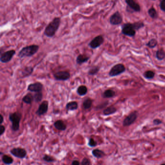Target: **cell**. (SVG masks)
Returning <instances> with one entry per match:
<instances>
[{
  "label": "cell",
  "instance_id": "6da1fadb",
  "mask_svg": "<svg viewBox=\"0 0 165 165\" xmlns=\"http://www.w3.org/2000/svg\"><path fill=\"white\" fill-rule=\"evenodd\" d=\"M61 22V19L59 17H56L49 23L46 26L44 31V34L46 37L49 38H53L59 29Z\"/></svg>",
  "mask_w": 165,
  "mask_h": 165
},
{
  "label": "cell",
  "instance_id": "7a4b0ae2",
  "mask_svg": "<svg viewBox=\"0 0 165 165\" xmlns=\"http://www.w3.org/2000/svg\"><path fill=\"white\" fill-rule=\"evenodd\" d=\"M39 46L38 45H29L25 46L21 49L18 53V57L20 58L24 57H30L33 56V55L36 54L39 50Z\"/></svg>",
  "mask_w": 165,
  "mask_h": 165
},
{
  "label": "cell",
  "instance_id": "3957f363",
  "mask_svg": "<svg viewBox=\"0 0 165 165\" xmlns=\"http://www.w3.org/2000/svg\"><path fill=\"white\" fill-rule=\"evenodd\" d=\"M21 118L22 114L19 111H16L9 114V120L11 122V129L13 131L16 132L19 131Z\"/></svg>",
  "mask_w": 165,
  "mask_h": 165
},
{
  "label": "cell",
  "instance_id": "277c9868",
  "mask_svg": "<svg viewBox=\"0 0 165 165\" xmlns=\"http://www.w3.org/2000/svg\"><path fill=\"white\" fill-rule=\"evenodd\" d=\"M136 30L131 23H126L122 26V33L124 35L129 37H133L136 34Z\"/></svg>",
  "mask_w": 165,
  "mask_h": 165
},
{
  "label": "cell",
  "instance_id": "5b68a950",
  "mask_svg": "<svg viewBox=\"0 0 165 165\" xmlns=\"http://www.w3.org/2000/svg\"><path fill=\"white\" fill-rule=\"evenodd\" d=\"M125 66L123 64H117L111 68L109 72V76L111 77L117 76L125 72Z\"/></svg>",
  "mask_w": 165,
  "mask_h": 165
},
{
  "label": "cell",
  "instance_id": "8992f818",
  "mask_svg": "<svg viewBox=\"0 0 165 165\" xmlns=\"http://www.w3.org/2000/svg\"><path fill=\"white\" fill-rule=\"evenodd\" d=\"M10 153L12 155L20 159L25 158L26 157L27 154L26 150L20 147L13 148L11 150H10Z\"/></svg>",
  "mask_w": 165,
  "mask_h": 165
},
{
  "label": "cell",
  "instance_id": "52a82bcc",
  "mask_svg": "<svg viewBox=\"0 0 165 165\" xmlns=\"http://www.w3.org/2000/svg\"><path fill=\"white\" fill-rule=\"evenodd\" d=\"M16 54V51L14 50H8L3 53H1L0 61L2 63H8L12 59Z\"/></svg>",
  "mask_w": 165,
  "mask_h": 165
},
{
  "label": "cell",
  "instance_id": "ba28073f",
  "mask_svg": "<svg viewBox=\"0 0 165 165\" xmlns=\"http://www.w3.org/2000/svg\"><path fill=\"white\" fill-rule=\"evenodd\" d=\"M104 38L101 35H98L94 38L89 43V46L91 49H95L99 48L101 45L103 44Z\"/></svg>",
  "mask_w": 165,
  "mask_h": 165
},
{
  "label": "cell",
  "instance_id": "9c48e42d",
  "mask_svg": "<svg viewBox=\"0 0 165 165\" xmlns=\"http://www.w3.org/2000/svg\"><path fill=\"white\" fill-rule=\"evenodd\" d=\"M138 117V112L134 111L130 113L128 116L124 119L123 121V126H128L131 125L132 124L136 121Z\"/></svg>",
  "mask_w": 165,
  "mask_h": 165
},
{
  "label": "cell",
  "instance_id": "30bf717a",
  "mask_svg": "<svg viewBox=\"0 0 165 165\" xmlns=\"http://www.w3.org/2000/svg\"><path fill=\"white\" fill-rule=\"evenodd\" d=\"M54 79L58 81H66L70 78V73L67 71H60L57 72L53 75Z\"/></svg>",
  "mask_w": 165,
  "mask_h": 165
},
{
  "label": "cell",
  "instance_id": "8fae6325",
  "mask_svg": "<svg viewBox=\"0 0 165 165\" xmlns=\"http://www.w3.org/2000/svg\"><path fill=\"white\" fill-rule=\"evenodd\" d=\"M125 3L128 4L126 10L129 9L128 12H139L140 11V5L134 0H125Z\"/></svg>",
  "mask_w": 165,
  "mask_h": 165
},
{
  "label": "cell",
  "instance_id": "7c38bea8",
  "mask_svg": "<svg viewBox=\"0 0 165 165\" xmlns=\"http://www.w3.org/2000/svg\"><path fill=\"white\" fill-rule=\"evenodd\" d=\"M123 21V16L119 11L114 13L110 18V22L112 25H118L121 24Z\"/></svg>",
  "mask_w": 165,
  "mask_h": 165
},
{
  "label": "cell",
  "instance_id": "4fadbf2b",
  "mask_svg": "<svg viewBox=\"0 0 165 165\" xmlns=\"http://www.w3.org/2000/svg\"><path fill=\"white\" fill-rule=\"evenodd\" d=\"M48 109H49V102L48 101L46 100L43 101L39 105L38 108L36 110V114L39 116H42L48 112Z\"/></svg>",
  "mask_w": 165,
  "mask_h": 165
},
{
  "label": "cell",
  "instance_id": "5bb4252c",
  "mask_svg": "<svg viewBox=\"0 0 165 165\" xmlns=\"http://www.w3.org/2000/svg\"><path fill=\"white\" fill-rule=\"evenodd\" d=\"M43 88V85L40 82H36L29 84L28 86L27 90L31 92H41Z\"/></svg>",
  "mask_w": 165,
  "mask_h": 165
},
{
  "label": "cell",
  "instance_id": "9a60e30c",
  "mask_svg": "<svg viewBox=\"0 0 165 165\" xmlns=\"http://www.w3.org/2000/svg\"><path fill=\"white\" fill-rule=\"evenodd\" d=\"M34 68L32 66H26L21 70L20 76L21 79L29 77L32 74Z\"/></svg>",
  "mask_w": 165,
  "mask_h": 165
},
{
  "label": "cell",
  "instance_id": "2e32d148",
  "mask_svg": "<svg viewBox=\"0 0 165 165\" xmlns=\"http://www.w3.org/2000/svg\"><path fill=\"white\" fill-rule=\"evenodd\" d=\"M53 125L56 129L60 131H64L67 128L66 124L61 120H57L55 122Z\"/></svg>",
  "mask_w": 165,
  "mask_h": 165
},
{
  "label": "cell",
  "instance_id": "e0dca14e",
  "mask_svg": "<svg viewBox=\"0 0 165 165\" xmlns=\"http://www.w3.org/2000/svg\"><path fill=\"white\" fill-rule=\"evenodd\" d=\"M90 59V57L84 54H80L78 55L76 59V64L79 65H81L82 64L86 63Z\"/></svg>",
  "mask_w": 165,
  "mask_h": 165
},
{
  "label": "cell",
  "instance_id": "ac0fdd59",
  "mask_svg": "<svg viewBox=\"0 0 165 165\" xmlns=\"http://www.w3.org/2000/svg\"><path fill=\"white\" fill-rule=\"evenodd\" d=\"M78 103L76 101H71L68 103L65 106L66 110L68 111H74L78 109Z\"/></svg>",
  "mask_w": 165,
  "mask_h": 165
},
{
  "label": "cell",
  "instance_id": "d6986e66",
  "mask_svg": "<svg viewBox=\"0 0 165 165\" xmlns=\"http://www.w3.org/2000/svg\"><path fill=\"white\" fill-rule=\"evenodd\" d=\"M34 100V95L31 93H28L22 98V101L28 105H31Z\"/></svg>",
  "mask_w": 165,
  "mask_h": 165
},
{
  "label": "cell",
  "instance_id": "ffe728a7",
  "mask_svg": "<svg viewBox=\"0 0 165 165\" xmlns=\"http://www.w3.org/2000/svg\"><path fill=\"white\" fill-rule=\"evenodd\" d=\"M92 154H93V156H94L95 158H98V159L103 158L106 155L104 152L98 149H95L93 150L92 152Z\"/></svg>",
  "mask_w": 165,
  "mask_h": 165
},
{
  "label": "cell",
  "instance_id": "44dd1931",
  "mask_svg": "<svg viewBox=\"0 0 165 165\" xmlns=\"http://www.w3.org/2000/svg\"><path fill=\"white\" fill-rule=\"evenodd\" d=\"M87 92V87L85 85H80L76 90V93L80 96H84L86 94Z\"/></svg>",
  "mask_w": 165,
  "mask_h": 165
},
{
  "label": "cell",
  "instance_id": "7402d4cb",
  "mask_svg": "<svg viewBox=\"0 0 165 165\" xmlns=\"http://www.w3.org/2000/svg\"><path fill=\"white\" fill-rule=\"evenodd\" d=\"M117 111V109L113 106H109L103 110V114L105 116L111 115L114 114Z\"/></svg>",
  "mask_w": 165,
  "mask_h": 165
},
{
  "label": "cell",
  "instance_id": "603a6c76",
  "mask_svg": "<svg viewBox=\"0 0 165 165\" xmlns=\"http://www.w3.org/2000/svg\"><path fill=\"white\" fill-rule=\"evenodd\" d=\"M2 161L5 165H10L13 163L14 159L9 155L4 154L2 157Z\"/></svg>",
  "mask_w": 165,
  "mask_h": 165
},
{
  "label": "cell",
  "instance_id": "cb8c5ba5",
  "mask_svg": "<svg viewBox=\"0 0 165 165\" xmlns=\"http://www.w3.org/2000/svg\"><path fill=\"white\" fill-rule=\"evenodd\" d=\"M115 95V92L113 90L108 89L106 90L104 93H103L102 97L104 98H112Z\"/></svg>",
  "mask_w": 165,
  "mask_h": 165
},
{
  "label": "cell",
  "instance_id": "d4e9b609",
  "mask_svg": "<svg viewBox=\"0 0 165 165\" xmlns=\"http://www.w3.org/2000/svg\"><path fill=\"white\" fill-rule=\"evenodd\" d=\"M93 100L91 98H87L83 102V106L85 110H88L91 107L93 104Z\"/></svg>",
  "mask_w": 165,
  "mask_h": 165
},
{
  "label": "cell",
  "instance_id": "484cf974",
  "mask_svg": "<svg viewBox=\"0 0 165 165\" xmlns=\"http://www.w3.org/2000/svg\"><path fill=\"white\" fill-rule=\"evenodd\" d=\"M156 57L158 60H163L165 58V51L162 49H159L156 52Z\"/></svg>",
  "mask_w": 165,
  "mask_h": 165
},
{
  "label": "cell",
  "instance_id": "4316f807",
  "mask_svg": "<svg viewBox=\"0 0 165 165\" xmlns=\"http://www.w3.org/2000/svg\"><path fill=\"white\" fill-rule=\"evenodd\" d=\"M148 14L151 18L153 19H155L158 17V12L154 7H152L148 10Z\"/></svg>",
  "mask_w": 165,
  "mask_h": 165
},
{
  "label": "cell",
  "instance_id": "83f0119b",
  "mask_svg": "<svg viewBox=\"0 0 165 165\" xmlns=\"http://www.w3.org/2000/svg\"><path fill=\"white\" fill-rule=\"evenodd\" d=\"M100 70V68L98 66H94L91 68V69L89 70L88 72V75L90 76H94L98 74Z\"/></svg>",
  "mask_w": 165,
  "mask_h": 165
},
{
  "label": "cell",
  "instance_id": "f1b7e54d",
  "mask_svg": "<svg viewBox=\"0 0 165 165\" xmlns=\"http://www.w3.org/2000/svg\"><path fill=\"white\" fill-rule=\"evenodd\" d=\"M154 75H155V73L151 70L147 71L145 72L143 74V76L144 78L148 79V80H151V79H153L154 76Z\"/></svg>",
  "mask_w": 165,
  "mask_h": 165
},
{
  "label": "cell",
  "instance_id": "f546056e",
  "mask_svg": "<svg viewBox=\"0 0 165 165\" xmlns=\"http://www.w3.org/2000/svg\"><path fill=\"white\" fill-rule=\"evenodd\" d=\"M34 101L36 103H39L41 101L43 98V94L42 92H36L34 95Z\"/></svg>",
  "mask_w": 165,
  "mask_h": 165
},
{
  "label": "cell",
  "instance_id": "4dcf8cb0",
  "mask_svg": "<svg viewBox=\"0 0 165 165\" xmlns=\"http://www.w3.org/2000/svg\"><path fill=\"white\" fill-rule=\"evenodd\" d=\"M158 41L156 39L154 38L151 39L146 44V46H147L148 48L153 49V48H155V46L158 45Z\"/></svg>",
  "mask_w": 165,
  "mask_h": 165
},
{
  "label": "cell",
  "instance_id": "1f68e13d",
  "mask_svg": "<svg viewBox=\"0 0 165 165\" xmlns=\"http://www.w3.org/2000/svg\"><path fill=\"white\" fill-rule=\"evenodd\" d=\"M43 160L48 163H53L56 161L53 157L48 154H45L43 156Z\"/></svg>",
  "mask_w": 165,
  "mask_h": 165
},
{
  "label": "cell",
  "instance_id": "d6a6232c",
  "mask_svg": "<svg viewBox=\"0 0 165 165\" xmlns=\"http://www.w3.org/2000/svg\"><path fill=\"white\" fill-rule=\"evenodd\" d=\"M133 26H134V28L135 30L137 31V30H140L143 27L145 26L144 23L142 22V21H138V22H136L133 23Z\"/></svg>",
  "mask_w": 165,
  "mask_h": 165
},
{
  "label": "cell",
  "instance_id": "836d02e7",
  "mask_svg": "<svg viewBox=\"0 0 165 165\" xmlns=\"http://www.w3.org/2000/svg\"><path fill=\"white\" fill-rule=\"evenodd\" d=\"M97 144H98V143L94 139H93V138H90L89 139L88 145L90 147H94L96 146Z\"/></svg>",
  "mask_w": 165,
  "mask_h": 165
},
{
  "label": "cell",
  "instance_id": "e575fe53",
  "mask_svg": "<svg viewBox=\"0 0 165 165\" xmlns=\"http://www.w3.org/2000/svg\"><path fill=\"white\" fill-rule=\"evenodd\" d=\"M81 165H91L92 164L91 160L87 158H84L82 160L81 163Z\"/></svg>",
  "mask_w": 165,
  "mask_h": 165
},
{
  "label": "cell",
  "instance_id": "d590c367",
  "mask_svg": "<svg viewBox=\"0 0 165 165\" xmlns=\"http://www.w3.org/2000/svg\"><path fill=\"white\" fill-rule=\"evenodd\" d=\"M160 9L165 12V0H162L160 4Z\"/></svg>",
  "mask_w": 165,
  "mask_h": 165
},
{
  "label": "cell",
  "instance_id": "8d00e7d4",
  "mask_svg": "<svg viewBox=\"0 0 165 165\" xmlns=\"http://www.w3.org/2000/svg\"><path fill=\"white\" fill-rule=\"evenodd\" d=\"M5 128L4 125L1 124L0 125V136H2L4 133L5 132Z\"/></svg>",
  "mask_w": 165,
  "mask_h": 165
},
{
  "label": "cell",
  "instance_id": "74e56055",
  "mask_svg": "<svg viewBox=\"0 0 165 165\" xmlns=\"http://www.w3.org/2000/svg\"><path fill=\"white\" fill-rule=\"evenodd\" d=\"M162 122L160 119H156L153 121V123L155 125H159L160 124H162Z\"/></svg>",
  "mask_w": 165,
  "mask_h": 165
},
{
  "label": "cell",
  "instance_id": "f35d334b",
  "mask_svg": "<svg viewBox=\"0 0 165 165\" xmlns=\"http://www.w3.org/2000/svg\"><path fill=\"white\" fill-rule=\"evenodd\" d=\"M80 163L79 161L76 160H74L72 162L71 165H80Z\"/></svg>",
  "mask_w": 165,
  "mask_h": 165
},
{
  "label": "cell",
  "instance_id": "ab89813d",
  "mask_svg": "<svg viewBox=\"0 0 165 165\" xmlns=\"http://www.w3.org/2000/svg\"><path fill=\"white\" fill-rule=\"evenodd\" d=\"M0 118H1V121H0V124H3L4 122V117H3V115L2 114H0Z\"/></svg>",
  "mask_w": 165,
  "mask_h": 165
},
{
  "label": "cell",
  "instance_id": "60d3db41",
  "mask_svg": "<svg viewBox=\"0 0 165 165\" xmlns=\"http://www.w3.org/2000/svg\"><path fill=\"white\" fill-rule=\"evenodd\" d=\"M153 1H155V0H153Z\"/></svg>",
  "mask_w": 165,
  "mask_h": 165
}]
</instances>
